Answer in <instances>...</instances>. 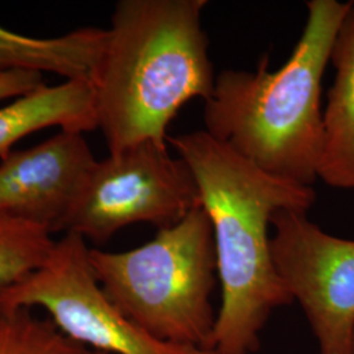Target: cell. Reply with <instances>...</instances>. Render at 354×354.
<instances>
[{"label":"cell","mask_w":354,"mask_h":354,"mask_svg":"<svg viewBox=\"0 0 354 354\" xmlns=\"http://www.w3.org/2000/svg\"><path fill=\"white\" fill-rule=\"evenodd\" d=\"M196 177L214 236L221 307L213 354H254L270 314L292 302L276 272L269 226L282 209L308 212L313 187L273 176L205 130L167 138Z\"/></svg>","instance_id":"6da1fadb"},{"label":"cell","mask_w":354,"mask_h":354,"mask_svg":"<svg viewBox=\"0 0 354 354\" xmlns=\"http://www.w3.org/2000/svg\"><path fill=\"white\" fill-rule=\"evenodd\" d=\"M206 0H120L92 77L97 129L109 153L145 140L167 143V130L193 99L214 91Z\"/></svg>","instance_id":"7a4b0ae2"},{"label":"cell","mask_w":354,"mask_h":354,"mask_svg":"<svg viewBox=\"0 0 354 354\" xmlns=\"http://www.w3.org/2000/svg\"><path fill=\"white\" fill-rule=\"evenodd\" d=\"M351 1L308 0L288 62L223 70L205 102V131L273 176L313 187L323 142L322 83Z\"/></svg>","instance_id":"3957f363"},{"label":"cell","mask_w":354,"mask_h":354,"mask_svg":"<svg viewBox=\"0 0 354 354\" xmlns=\"http://www.w3.org/2000/svg\"><path fill=\"white\" fill-rule=\"evenodd\" d=\"M89 261L109 299L153 339L212 352L218 270L213 227L203 206L137 248H91Z\"/></svg>","instance_id":"277c9868"},{"label":"cell","mask_w":354,"mask_h":354,"mask_svg":"<svg viewBox=\"0 0 354 354\" xmlns=\"http://www.w3.org/2000/svg\"><path fill=\"white\" fill-rule=\"evenodd\" d=\"M200 206L188 163L167 143L145 140L95 163L62 231L104 243L134 223L171 227Z\"/></svg>","instance_id":"5b68a950"},{"label":"cell","mask_w":354,"mask_h":354,"mask_svg":"<svg viewBox=\"0 0 354 354\" xmlns=\"http://www.w3.org/2000/svg\"><path fill=\"white\" fill-rule=\"evenodd\" d=\"M86 239L66 232L46 263L0 291V308H41L68 339L104 354H213L153 339L102 290Z\"/></svg>","instance_id":"8992f818"},{"label":"cell","mask_w":354,"mask_h":354,"mask_svg":"<svg viewBox=\"0 0 354 354\" xmlns=\"http://www.w3.org/2000/svg\"><path fill=\"white\" fill-rule=\"evenodd\" d=\"M272 226L276 272L302 307L317 354H352L354 241L323 231L299 210L276 212Z\"/></svg>","instance_id":"52a82bcc"},{"label":"cell","mask_w":354,"mask_h":354,"mask_svg":"<svg viewBox=\"0 0 354 354\" xmlns=\"http://www.w3.org/2000/svg\"><path fill=\"white\" fill-rule=\"evenodd\" d=\"M96 162L79 131L61 130L32 149L8 152L0 162V216L62 231Z\"/></svg>","instance_id":"ba28073f"},{"label":"cell","mask_w":354,"mask_h":354,"mask_svg":"<svg viewBox=\"0 0 354 354\" xmlns=\"http://www.w3.org/2000/svg\"><path fill=\"white\" fill-rule=\"evenodd\" d=\"M335 68L323 111V142L317 178L336 189L354 190V0L335 38Z\"/></svg>","instance_id":"9c48e42d"},{"label":"cell","mask_w":354,"mask_h":354,"mask_svg":"<svg viewBox=\"0 0 354 354\" xmlns=\"http://www.w3.org/2000/svg\"><path fill=\"white\" fill-rule=\"evenodd\" d=\"M46 127L87 133L97 129L95 91L91 80H64L44 86L0 108V159L16 142Z\"/></svg>","instance_id":"30bf717a"},{"label":"cell","mask_w":354,"mask_h":354,"mask_svg":"<svg viewBox=\"0 0 354 354\" xmlns=\"http://www.w3.org/2000/svg\"><path fill=\"white\" fill-rule=\"evenodd\" d=\"M105 36V29L86 26L58 37H29L0 26V74L37 71L92 82Z\"/></svg>","instance_id":"8fae6325"},{"label":"cell","mask_w":354,"mask_h":354,"mask_svg":"<svg viewBox=\"0 0 354 354\" xmlns=\"http://www.w3.org/2000/svg\"><path fill=\"white\" fill-rule=\"evenodd\" d=\"M0 354H104L68 339L28 308H0Z\"/></svg>","instance_id":"7c38bea8"},{"label":"cell","mask_w":354,"mask_h":354,"mask_svg":"<svg viewBox=\"0 0 354 354\" xmlns=\"http://www.w3.org/2000/svg\"><path fill=\"white\" fill-rule=\"evenodd\" d=\"M50 231L26 221L0 216V291L21 282L49 259Z\"/></svg>","instance_id":"4fadbf2b"},{"label":"cell","mask_w":354,"mask_h":354,"mask_svg":"<svg viewBox=\"0 0 354 354\" xmlns=\"http://www.w3.org/2000/svg\"><path fill=\"white\" fill-rule=\"evenodd\" d=\"M46 86L37 71H8L0 74V102L16 100Z\"/></svg>","instance_id":"5bb4252c"},{"label":"cell","mask_w":354,"mask_h":354,"mask_svg":"<svg viewBox=\"0 0 354 354\" xmlns=\"http://www.w3.org/2000/svg\"><path fill=\"white\" fill-rule=\"evenodd\" d=\"M352 354H354V336H353V344H352Z\"/></svg>","instance_id":"9a60e30c"}]
</instances>
